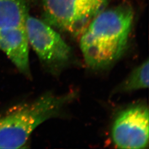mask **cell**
Wrapping results in <instances>:
<instances>
[{
    "label": "cell",
    "instance_id": "cell-1",
    "mask_svg": "<svg viewBox=\"0 0 149 149\" xmlns=\"http://www.w3.org/2000/svg\"><path fill=\"white\" fill-rule=\"evenodd\" d=\"M133 18L132 8L126 4L104 10L96 16L80 38L86 64L102 69L117 61L127 49Z\"/></svg>",
    "mask_w": 149,
    "mask_h": 149
},
{
    "label": "cell",
    "instance_id": "cell-2",
    "mask_svg": "<svg viewBox=\"0 0 149 149\" xmlns=\"http://www.w3.org/2000/svg\"><path fill=\"white\" fill-rule=\"evenodd\" d=\"M74 97V92L59 96L47 93L0 114V149L23 148L38 126L57 116Z\"/></svg>",
    "mask_w": 149,
    "mask_h": 149
},
{
    "label": "cell",
    "instance_id": "cell-3",
    "mask_svg": "<svg viewBox=\"0 0 149 149\" xmlns=\"http://www.w3.org/2000/svg\"><path fill=\"white\" fill-rule=\"evenodd\" d=\"M109 0H43L45 22L75 37L85 31Z\"/></svg>",
    "mask_w": 149,
    "mask_h": 149
},
{
    "label": "cell",
    "instance_id": "cell-4",
    "mask_svg": "<svg viewBox=\"0 0 149 149\" xmlns=\"http://www.w3.org/2000/svg\"><path fill=\"white\" fill-rule=\"evenodd\" d=\"M25 28L29 43L49 69L57 71L69 63L71 49L48 23L28 15Z\"/></svg>",
    "mask_w": 149,
    "mask_h": 149
},
{
    "label": "cell",
    "instance_id": "cell-5",
    "mask_svg": "<svg viewBox=\"0 0 149 149\" xmlns=\"http://www.w3.org/2000/svg\"><path fill=\"white\" fill-rule=\"evenodd\" d=\"M149 109L131 107L121 112L112 127V136L119 149L146 148L149 144Z\"/></svg>",
    "mask_w": 149,
    "mask_h": 149
},
{
    "label": "cell",
    "instance_id": "cell-6",
    "mask_svg": "<svg viewBox=\"0 0 149 149\" xmlns=\"http://www.w3.org/2000/svg\"><path fill=\"white\" fill-rule=\"evenodd\" d=\"M0 49L21 73L30 76L29 42L25 26L0 29Z\"/></svg>",
    "mask_w": 149,
    "mask_h": 149
},
{
    "label": "cell",
    "instance_id": "cell-7",
    "mask_svg": "<svg viewBox=\"0 0 149 149\" xmlns=\"http://www.w3.org/2000/svg\"><path fill=\"white\" fill-rule=\"evenodd\" d=\"M28 15L26 0H0V29L25 26Z\"/></svg>",
    "mask_w": 149,
    "mask_h": 149
},
{
    "label": "cell",
    "instance_id": "cell-8",
    "mask_svg": "<svg viewBox=\"0 0 149 149\" xmlns=\"http://www.w3.org/2000/svg\"><path fill=\"white\" fill-rule=\"evenodd\" d=\"M149 60L147 59L134 70L117 88V92H132L149 87Z\"/></svg>",
    "mask_w": 149,
    "mask_h": 149
}]
</instances>
